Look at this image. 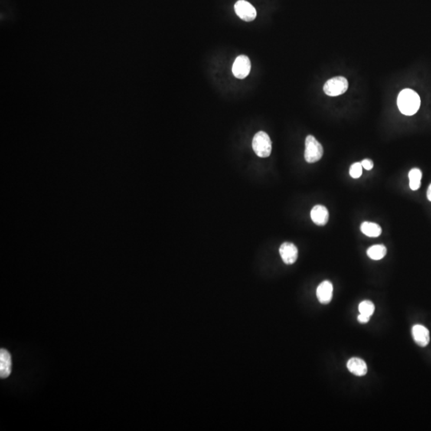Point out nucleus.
I'll use <instances>...</instances> for the list:
<instances>
[{
	"instance_id": "nucleus-1",
	"label": "nucleus",
	"mask_w": 431,
	"mask_h": 431,
	"mask_svg": "<svg viewBox=\"0 0 431 431\" xmlns=\"http://www.w3.org/2000/svg\"><path fill=\"white\" fill-rule=\"evenodd\" d=\"M397 104L401 113L406 116H412L420 108V97L415 90L404 89L398 96Z\"/></svg>"
},
{
	"instance_id": "nucleus-2",
	"label": "nucleus",
	"mask_w": 431,
	"mask_h": 431,
	"mask_svg": "<svg viewBox=\"0 0 431 431\" xmlns=\"http://www.w3.org/2000/svg\"><path fill=\"white\" fill-rule=\"evenodd\" d=\"M252 148L259 158H268L272 153V141L267 133L259 131L252 139Z\"/></svg>"
},
{
	"instance_id": "nucleus-3",
	"label": "nucleus",
	"mask_w": 431,
	"mask_h": 431,
	"mask_svg": "<svg viewBox=\"0 0 431 431\" xmlns=\"http://www.w3.org/2000/svg\"><path fill=\"white\" fill-rule=\"evenodd\" d=\"M324 148L312 135H308L305 140L304 158L308 163H315L322 158Z\"/></svg>"
},
{
	"instance_id": "nucleus-4",
	"label": "nucleus",
	"mask_w": 431,
	"mask_h": 431,
	"mask_svg": "<svg viewBox=\"0 0 431 431\" xmlns=\"http://www.w3.org/2000/svg\"><path fill=\"white\" fill-rule=\"evenodd\" d=\"M348 89V81L344 77L338 76L327 81L324 84V91L326 95L331 97H336L344 95Z\"/></svg>"
},
{
	"instance_id": "nucleus-5",
	"label": "nucleus",
	"mask_w": 431,
	"mask_h": 431,
	"mask_svg": "<svg viewBox=\"0 0 431 431\" xmlns=\"http://www.w3.org/2000/svg\"><path fill=\"white\" fill-rule=\"evenodd\" d=\"M235 12L243 21L252 22L256 18V11L250 3L239 0L234 6Z\"/></svg>"
},
{
	"instance_id": "nucleus-6",
	"label": "nucleus",
	"mask_w": 431,
	"mask_h": 431,
	"mask_svg": "<svg viewBox=\"0 0 431 431\" xmlns=\"http://www.w3.org/2000/svg\"><path fill=\"white\" fill-rule=\"evenodd\" d=\"M251 62L248 56L240 55L236 58L233 66V73L236 79H243L250 73Z\"/></svg>"
},
{
	"instance_id": "nucleus-7",
	"label": "nucleus",
	"mask_w": 431,
	"mask_h": 431,
	"mask_svg": "<svg viewBox=\"0 0 431 431\" xmlns=\"http://www.w3.org/2000/svg\"><path fill=\"white\" fill-rule=\"evenodd\" d=\"M279 254L286 265H292L298 258V249L294 243L285 242L279 248Z\"/></svg>"
},
{
	"instance_id": "nucleus-8",
	"label": "nucleus",
	"mask_w": 431,
	"mask_h": 431,
	"mask_svg": "<svg viewBox=\"0 0 431 431\" xmlns=\"http://www.w3.org/2000/svg\"><path fill=\"white\" fill-rule=\"evenodd\" d=\"M412 336L418 345L424 347L429 344V330L424 326L417 324L412 328Z\"/></svg>"
},
{
	"instance_id": "nucleus-9",
	"label": "nucleus",
	"mask_w": 431,
	"mask_h": 431,
	"mask_svg": "<svg viewBox=\"0 0 431 431\" xmlns=\"http://www.w3.org/2000/svg\"><path fill=\"white\" fill-rule=\"evenodd\" d=\"M316 295L318 301L322 304H328L332 299L333 285L328 280L323 281L316 290Z\"/></svg>"
},
{
	"instance_id": "nucleus-10",
	"label": "nucleus",
	"mask_w": 431,
	"mask_h": 431,
	"mask_svg": "<svg viewBox=\"0 0 431 431\" xmlns=\"http://www.w3.org/2000/svg\"><path fill=\"white\" fill-rule=\"evenodd\" d=\"M311 218L317 226H324L328 223L329 219V213L327 208L318 204L314 206L311 211Z\"/></svg>"
},
{
	"instance_id": "nucleus-11",
	"label": "nucleus",
	"mask_w": 431,
	"mask_h": 431,
	"mask_svg": "<svg viewBox=\"0 0 431 431\" xmlns=\"http://www.w3.org/2000/svg\"><path fill=\"white\" fill-rule=\"evenodd\" d=\"M11 355L9 351L6 349H1L0 351V377L5 379L11 373Z\"/></svg>"
},
{
	"instance_id": "nucleus-12",
	"label": "nucleus",
	"mask_w": 431,
	"mask_h": 431,
	"mask_svg": "<svg viewBox=\"0 0 431 431\" xmlns=\"http://www.w3.org/2000/svg\"><path fill=\"white\" fill-rule=\"evenodd\" d=\"M347 367L349 371L356 376H364L367 373V363L362 359L356 357L350 359L347 362Z\"/></svg>"
},
{
	"instance_id": "nucleus-13",
	"label": "nucleus",
	"mask_w": 431,
	"mask_h": 431,
	"mask_svg": "<svg viewBox=\"0 0 431 431\" xmlns=\"http://www.w3.org/2000/svg\"><path fill=\"white\" fill-rule=\"evenodd\" d=\"M362 233L369 237H378L382 233V229L380 226L373 222H363L360 226Z\"/></svg>"
},
{
	"instance_id": "nucleus-14",
	"label": "nucleus",
	"mask_w": 431,
	"mask_h": 431,
	"mask_svg": "<svg viewBox=\"0 0 431 431\" xmlns=\"http://www.w3.org/2000/svg\"><path fill=\"white\" fill-rule=\"evenodd\" d=\"M367 253L370 259L380 260L386 256V248L383 245H374L367 249Z\"/></svg>"
},
{
	"instance_id": "nucleus-15",
	"label": "nucleus",
	"mask_w": 431,
	"mask_h": 431,
	"mask_svg": "<svg viewBox=\"0 0 431 431\" xmlns=\"http://www.w3.org/2000/svg\"><path fill=\"white\" fill-rule=\"evenodd\" d=\"M409 180H410V188L412 190H419L421 186V180H422V174L419 168H412L409 173Z\"/></svg>"
},
{
	"instance_id": "nucleus-16",
	"label": "nucleus",
	"mask_w": 431,
	"mask_h": 431,
	"mask_svg": "<svg viewBox=\"0 0 431 431\" xmlns=\"http://www.w3.org/2000/svg\"><path fill=\"white\" fill-rule=\"evenodd\" d=\"M359 311L360 314L370 317L374 312V304L370 301H363L359 305Z\"/></svg>"
},
{
	"instance_id": "nucleus-17",
	"label": "nucleus",
	"mask_w": 431,
	"mask_h": 431,
	"mask_svg": "<svg viewBox=\"0 0 431 431\" xmlns=\"http://www.w3.org/2000/svg\"><path fill=\"white\" fill-rule=\"evenodd\" d=\"M349 174H350L351 177L354 178V179L360 178L361 177L362 174H363V166H362L361 162L354 163L351 165V168H350Z\"/></svg>"
},
{
	"instance_id": "nucleus-18",
	"label": "nucleus",
	"mask_w": 431,
	"mask_h": 431,
	"mask_svg": "<svg viewBox=\"0 0 431 431\" xmlns=\"http://www.w3.org/2000/svg\"><path fill=\"white\" fill-rule=\"evenodd\" d=\"M362 166H363V168H365L367 170H372L373 167H374V163L370 159H364L361 162Z\"/></svg>"
},
{
	"instance_id": "nucleus-19",
	"label": "nucleus",
	"mask_w": 431,
	"mask_h": 431,
	"mask_svg": "<svg viewBox=\"0 0 431 431\" xmlns=\"http://www.w3.org/2000/svg\"><path fill=\"white\" fill-rule=\"evenodd\" d=\"M370 316H367V315L360 314V315L358 316V321L359 322L362 323V324H367V323L369 322V321H370Z\"/></svg>"
},
{
	"instance_id": "nucleus-20",
	"label": "nucleus",
	"mask_w": 431,
	"mask_h": 431,
	"mask_svg": "<svg viewBox=\"0 0 431 431\" xmlns=\"http://www.w3.org/2000/svg\"><path fill=\"white\" fill-rule=\"evenodd\" d=\"M426 195H427L428 200H429V201H431V184H429V188H428Z\"/></svg>"
}]
</instances>
